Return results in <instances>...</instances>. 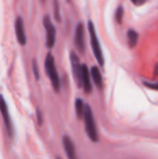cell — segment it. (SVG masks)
Listing matches in <instances>:
<instances>
[{"instance_id":"cell-15","label":"cell","mask_w":158,"mask_h":159,"mask_svg":"<svg viewBox=\"0 0 158 159\" xmlns=\"http://www.w3.org/2000/svg\"><path fill=\"white\" fill-rule=\"evenodd\" d=\"M53 11H54V17L56 22H61V16H60V4L57 0H53Z\"/></svg>"},{"instance_id":"cell-20","label":"cell","mask_w":158,"mask_h":159,"mask_svg":"<svg viewBox=\"0 0 158 159\" xmlns=\"http://www.w3.org/2000/svg\"><path fill=\"white\" fill-rule=\"evenodd\" d=\"M131 1H132V2H133V3H134V4L137 3V0H131Z\"/></svg>"},{"instance_id":"cell-18","label":"cell","mask_w":158,"mask_h":159,"mask_svg":"<svg viewBox=\"0 0 158 159\" xmlns=\"http://www.w3.org/2000/svg\"><path fill=\"white\" fill-rule=\"evenodd\" d=\"M37 114H38V119H39V124L41 125L42 120H41V113H40V111H37Z\"/></svg>"},{"instance_id":"cell-16","label":"cell","mask_w":158,"mask_h":159,"mask_svg":"<svg viewBox=\"0 0 158 159\" xmlns=\"http://www.w3.org/2000/svg\"><path fill=\"white\" fill-rule=\"evenodd\" d=\"M33 70H34V74H35V77L36 79H39V70H38V65H37V62L33 61Z\"/></svg>"},{"instance_id":"cell-9","label":"cell","mask_w":158,"mask_h":159,"mask_svg":"<svg viewBox=\"0 0 158 159\" xmlns=\"http://www.w3.org/2000/svg\"><path fill=\"white\" fill-rule=\"evenodd\" d=\"M63 141V147L65 149V153L67 155L68 159H77V153H76V147L73 142V140L70 136L65 135L62 139Z\"/></svg>"},{"instance_id":"cell-5","label":"cell","mask_w":158,"mask_h":159,"mask_svg":"<svg viewBox=\"0 0 158 159\" xmlns=\"http://www.w3.org/2000/svg\"><path fill=\"white\" fill-rule=\"evenodd\" d=\"M0 114L2 116V120L4 122V127H6L7 131H8L9 135H12V124H11V118L10 115H9V108L8 105H7V102L4 100L3 95L0 94Z\"/></svg>"},{"instance_id":"cell-14","label":"cell","mask_w":158,"mask_h":159,"mask_svg":"<svg viewBox=\"0 0 158 159\" xmlns=\"http://www.w3.org/2000/svg\"><path fill=\"white\" fill-rule=\"evenodd\" d=\"M124 8L122 6H119L117 8L116 12H115V20H116L117 24H121L122 23V19H124Z\"/></svg>"},{"instance_id":"cell-3","label":"cell","mask_w":158,"mask_h":159,"mask_svg":"<svg viewBox=\"0 0 158 159\" xmlns=\"http://www.w3.org/2000/svg\"><path fill=\"white\" fill-rule=\"evenodd\" d=\"M88 30L89 34H90V40H91V47H92L93 54H94L95 60L97 61L100 66H104V57L103 52H102L101 44H100L99 38H97V34H95V28L94 25L91 21L88 22Z\"/></svg>"},{"instance_id":"cell-17","label":"cell","mask_w":158,"mask_h":159,"mask_svg":"<svg viewBox=\"0 0 158 159\" xmlns=\"http://www.w3.org/2000/svg\"><path fill=\"white\" fill-rule=\"evenodd\" d=\"M144 84H145L146 87H148V88H152L153 90H156V89H157V84H148V82L145 81V82H144Z\"/></svg>"},{"instance_id":"cell-10","label":"cell","mask_w":158,"mask_h":159,"mask_svg":"<svg viewBox=\"0 0 158 159\" xmlns=\"http://www.w3.org/2000/svg\"><path fill=\"white\" fill-rule=\"evenodd\" d=\"M75 44L77 49L81 53L84 51V28L82 23H79L76 27V34H75Z\"/></svg>"},{"instance_id":"cell-21","label":"cell","mask_w":158,"mask_h":159,"mask_svg":"<svg viewBox=\"0 0 158 159\" xmlns=\"http://www.w3.org/2000/svg\"><path fill=\"white\" fill-rule=\"evenodd\" d=\"M56 159H61V158H60V157H57V158H56Z\"/></svg>"},{"instance_id":"cell-7","label":"cell","mask_w":158,"mask_h":159,"mask_svg":"<svg viewBox=\"0 0 158 159\" xmlns=\"http://www.w3.org/2000/svg\"><path fill=\"white\" fill-rule=\"evenodd\" d=\"M70 64H72V69H73V75L77 82V86L80 87V71H81V64L79 62V57H77V54L75 52H70Z\"/></svg>"},{"instance_id":"cell-13","label":"cell","mask_w":158,"mask_h":159,"mask_svg":"<svg viewBox=\"0 0 158 159\" xmlns=\"http://www.w3.org/2000/svg\"><path fill=\"white\" fill-rule=\"evenodd\" d=\"M84 106H86V104L84 103V101L81 98H77L76 103H75V109H76V114L78 118L82 117V115H84Z\"/></svg>"},{"instance_id":"cell-19","label":"cell","mask_w":158,"mask_h":159,"mask_svg":"<svg viewBox=\"0 0 158 159\" xmlns=\"http://www.w3.org/2000/svg\"><path fill=\"white\" fill-rule=\"evenodd\" d=\"M145 1H146V0H137V3H135V4H143Z\"/></svg>"},{"instance_id":"cell-4","label":"cell","mask_w":158,"mask_h":159,"mask_svg":"<svg viewBox=\"0 0 158 159\" xmlns=\"http://www.w3.org/2000/svg\"><path fill=\"white\" fill-rule=\"evenodd\" d=\"M43 26L47 32L46 44L48 47V49H52L55 44V40H56V28L53 25V23L51 22V19L48 15H46L43 17Z\"/></svg>"},{"instance_id":"cell-2","label":"cell","mask_w":158,"mask_h":159,"mask_svg":"<svg viewBox=\"0 0 158 159\" xmlns=\"http://www.w3.org/2000/svg\"><path fill=\"white\" fill-rule=\"evenodd\" d=\"M44 68L48 74V77L51 81L53 89H54L56 92H59L60 89H61V81H60L59 73H57L56 66H55V61L54 57L51 53H48L44 60Z\"/></svg>"},{"instance_id":"cell-12","label":"cell","mask_w":158,"mask_h":159,"mask_svg":"<svg viewBox=\"0 0 158 159\" xmlns=\"http://www.w3.org/2000/svg\"><path fill=\"white\" fill-rule=\"evenodd\" d=\"M127 38H128V44L130 48H134L138 43L139 40V34L135 32L134 30H129L127 34Z\"/></svg>"},{"instance_id":"cell-11","label":"cell","mask_w":158,"mask_h":159,"mask_svg":"<svg viewBox=\"0 0 158 159\" xmlns=\"http://www.w3.org/2000/svg\"><path fill=\"white\" fill-rule=\"evenodd\" d=\"M89 73H90V78H92L95 86L100 89L103 88V78H102L101 71H100V69L97 68V66H92Z\"/></svg>"},{"instance_id":"cell-6","label":"cell","mask_w":158,"mask_h":159,"mask_svg":"<svg viewBox=\"0 0 158 159\" xmlns=\"http://www.w3.org/2000/svg\"><path fill=\"white\" fill-rule=\"evenodd\" d=\"M80 84L84 88L86 93H91L92 91V84H91V78L90 73H89V68L87 65H81V71H80Z\"/></svg>"},{"instance_id":"cell-8","label":"cell","mask_w":158,"mask_h":159,"mask_svg":"<svg viewBox=\"0 0 158 159\" xmlns=\"http://www.w3.org/2000/svg\"><path fill=\"white\" fill-rule=\"evenodd\" d=\"M15 35H16L17 42L21 46H25L26 35H25V30H24V22L21 16H17L16 21H15Z\"/></svg>"},{"instance_id":"cell-1","label":"cell","mask_w":158,"mask_h":159,"mask_svg":"<svg viewBox=\"0 0 158 159\" xmlns=\"http://www.w3.org/2000/svg\"><path fill=\"white\" fill-rule=\"evenodd\" d=\"M84 129H86V133L88 138L90 139L92 142L97 143L99 141V133H97V125L94 121V117H93L92 109L89 105L86 104L84 111Z\"/></svg>"}]
</instances>
